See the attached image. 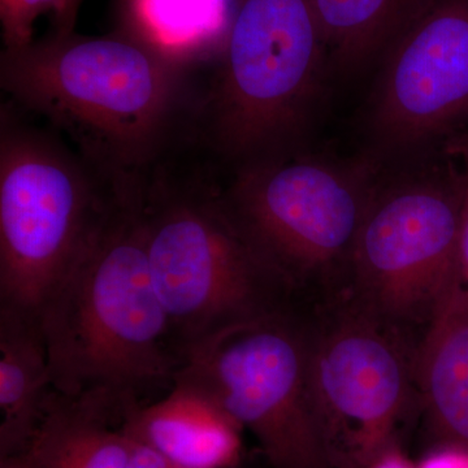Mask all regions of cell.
Segmentation results:
<instances>
[{"label": "cell", "mask_w": 468, "mask_h": 468, "mask_svg": "<svg viewBox=\"0 0 468 468\" xmlns=\"http://www.w3.org/2000/svg\"><path fill=\"white\" fill-rule=\"evenodd\" d=\"M82 2L84 0H67L63 26H61L60 30H55V32L67 33L75 30L77 16H79Z\"/></svg>", "instance_id": "44dd1931"}, {"label": "cell", "mask_w": 468, "mask_h": 468, "mask_svg": "<svg viewBox=\"0 0 468 468\" xmlns=\"http://www.w3.org/2000/svg\"><path fill=\"white\" fill-rule=\"evenodd\" d=\"M468 117V0H431L388 48L372 106L388 149H412Z\"/></svg>", "instance_id": "30bf717a"}, {"label": "cell", "mask_w": 468, "mask_h": 468, "mask_svg": "<svg viewBox=\"0 0 468 468\" xmlns=\"http://www.w3.org/2000/svg\"><path fill=\"white\" fill-rule=\"evenodd\" d=\"M141 206L116 194L39 313L55 390L104 397L126 412L172 387L183 363L151 282Z\"/></svg>", "instance_id": "7a4b0ae2"}, {"label": "cell", "mask_w": 468, "mask_h": 468, "mask_svg": "<svg viewBox=\"0 0 468 468\" xmlns=\"http://www.w3.org/2000/svg\"><path fill=\"white\" fill-rule=\"evenodd\" d=\"M463 193L433 180L377 189L354 243L345 295L415 350L458 289Z\"/></svg>", "instance_id": "9c48e42d"}, {"label": "cell", "mask_w": 468, "mask_h": 468, "mask_svg": "<svg viewBox=\"0 0 468 468\" xmlns=\"http://www.w3.org/2000/svg\"><path fill=\"white\" fill-rule=\"evenodd\" d=\"M415 380L431 443L468 449V301L460 292L419 343Z\"/></svg>", "instance_id": "7c38bea8"}, {"label": "cell", "mask_w": 468, "mask_h": 468, "mask_svg": "<svg viewBox=\"0 0 468 468\" xmlns=\"http://www.w3.org/2000/svg\"><path fill=\"white\" fill-rule=\"evenodd\" d=\"M54 392L39 320L0 307V458L27 451Z\"/></svg>", "instance_id": "5bb4252c"}, {"label": "cell", "mask_w": 468, "mask_h": 468, "mask_svg": "<svg viewBox=\"0 0 468 468\" xmlns=\"http://www.w3.org/2000/svg\"><path fill=\"white\" fill-rule=\"evenodd\" d=\"M126 412L104 397H69L55 390L24 452L33 468H128L135 443Z\"/></svg>", "instance_id": "4fadbf2b"}, {"label": "cell", "mask_w": 468, "mask_h": 468, "mask_svg": "<svg viewBox=\"0 0 468 468\" xmlns=\"http://www.w3.org/2000/svg\"><path fill=\"white\" fill-rule=\"evenodd\" d=\"M461 295H462V294H461ZM463 297H464V295H463ZM464 298H466V300L468 301V297H464Z\"/></svg>", "instance_id": "cb8c5ba5"}, {"label": "cell", "mask_w": 468, "mask_h": 468, "mask_svg": "<svg viewBox=\"0 0 468 468\" xmlns=\"http://www.w3.org/2000/svg\"><path fill=\"white\" fill-rule=\"evenodd\" d=\"M122 430L134 442L181 468H236L242 428L217 403L175 383L167 396L126 414Z\"/></svg>", "instance_id": "8fae6325"}, {"label": "cell", "mask_w": 468, "mask_h": 468, "mask_svg": "<svg viewBox=\"0 0 468 468\" xmlns=\"http://www.w3.org/2000/svg\"><path fill=\"white\" fill-rule=\"evenodd\" d=\"M418 468H468V449L452 443H431Z\"/></svg>", "instance_id": "e0dca14e"}, {"label": "cell", "mask_w": 468, "mask_h": 468, "mask_svg": "<svg viewBox=\"0 0 468 468\" xmlns=\"http://www.w3.org/2000/svg\"><path fill=\"white\" fill-rule=\"evenodd\" d=\"M344 468H418V464L409 460L401 443H394L366 461Z\"/></svg>", "instance_id": "d6986e66"}, {"label": "cell", "mask_w": 468, "mask_h": 468, "mask_svg": "<svg viewBox=\"0 0 468 468\" xmlns=\"http://www.w3.org/2000/svg\"><path fill=\"white\" fill-rule=\"evenodd\" d=\"M67 0H0V24L5 48H20L34 39V24L52 15L54 30H60Z\"/></svg>", "instance_id": "2e32d148"}, {"label": "cell", "mask_w": 468, "mask_h": 468, "mask_svg": "<svg viewBox=\"0 0 468 468\" xmlns=\"http://www.w3.org/2000/svg\"><path fill=\"white\" fill-rule=\"evenodd\" d=\"M0 468H33L27 462L26 455H14V457L0 458Z\"/></svg>", "instance_id": "7402d4cb"}, {"label": "cell", "mask_w": 468, "mask_h": 468, "mask_svg": "<svg viewBox=\"0 0 468 468\" xmlns=\"http://www.w3.org/2000/svg\"><path fill=\"white\" fill-rule=\"evenodd\" d=\"M184 63L133 34L52 32L3 48L0 85L48 120L112 186L155 167L183 107Z\"/></svg>", "instance_id": "6da1fadb"}, {"label": "cell", "mask_w": 468, "mask_h": 468, "mask_svg": "<svg viewBox=\"0 0 468 468\" xmlns=\"http://www.w3.org/2000/svg\"><path fill=\"white\" fill-rule=\"evenodd\" d=\"M325 57L311 0H239L202 101L209 144L241 165L277 155L309 116Z\"/></svg>", "instance_id": "8992f818"}, {"label": "cell", "mask_w": 468, "mask_h": 468, "mask_svg": "<svg viewBox=\"0 0 468 468\" xmlns=\"http://www.w3.org/2000/svg\"><path fill=\"white\" fill-rule=\"evenodd\" d=\"M452 150H454L455 153L462 154V155L466 156L468 159V134L462 137L461 140L455 141V143L452 144Z\"/></svg>", "instance_id": "603a6c76"}, {"label": "cell", "mask_w": 468, "mask_h": 468, "mask_svg": "<svg viewBox=\"0 0 468 468\" xmlns=\"http://www.w3.org/2000/svg\"><path fill=\"white\" fill-rule=\"evenodd\" d=\"M141 221L181 359L221 332L298 303L243 233L224 190L202 176L155 165L143 183Z\"/></svg>", "instance_id": "3957f363"}, {"label": "cell", "mask_w": 468, "mask_h": 468, "mask_svg": "<svg viewBox=\"0 0 468 468\" xmlns=\"http://www.w3.org/2000/svg\"><path fill=\"white\" fill-rule=\"evenodd\" d=\"M360 165L267 156L241 165L224 197L249 241L301 304L345 294L374 197Z\"/></svg>", "instance_id": "5b68a950"}, {"label": "cell", "mask_w": 468, "mask_h": 468, "mask_svg": "<svg viewBox=\"0 0 468 468\" xmlns=\"http://www.w3.org/2000/svg\"><path fill=\"white\" fill-rule=\"evenodd\" d=\"M431 0H311L326 54L345 69L362 67L394 41Z\"/></svg>", "instance_id": "9a60e30c"}, {"label": "cell", "mask_w": 468, "mask_h": 468, "mask_svg": "<svg viewBox=\"0 0 468 468\" xmlns=\"http://www.w3.org/2000/svg\"><path fill=\"white\" fill-rule=\"evenodd\" d=\"M175 383L217 403L251 433L267 468H335L311 397L302 304L194 347Z\"/></svg>", "instance_id": "52a82bcc"}, {"label": "cell", "mask_w": 468, "mask_h": 468, "mask_svg": "<svg viewBox=\"0 0 468 468\" xmlns=\"http://www.w3.org/2000/svg\"><path fill=\"white\" fill-rule=\"evenodd\" d=\"M455 292L468 297V178L464 183L458 234V289Z\"/></svg>", "instance_id": "ac0fdd59"}, {"label": "cell", "mask_w": 468, "mask_h": 468, "mask_svg": "<svg viewBox=\"0 0 468 468\" xmlns=\"http://www.w3.org/2000/svg\"><path fill=\"white\" fill-rule=\"evenodd\" d=\"M137 443V442H135ZM128 468H181L171 463L159 455L158 452L151 451L146 446L135 445L133 457Z\"/></svg>", "instance_id": "ffe728a7"}, {"label": "cell", "mask_w": 468, "mask_h": 468, "mask_svg": "<svg viewBox=\"0 0 468 468\" xmlns=\"http://www.w3.org/2000/svg\"><path fill=\"white\" fill-rule=\"evenodd\" d=\"M303 310L311 397L335 468L401 443L420 412L415 347L347 295Z\"/></svg>", "instance_id": "ba28073f"}, {"label": "cell", "mask_w": 468, "mask_h": 468, "mask_svg": "<svg viewBox=\"0 0 468 468\" xmlns=\"http://www.w3.org/2000/svg\"><path fill=\"white\" fill-rule=\"evenodd\" d=\"M115 196L76 150L2 104L0 307L39 320Z\"/></svg>", "instance_id": "277c9868"}]
</instances>
